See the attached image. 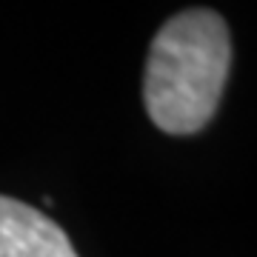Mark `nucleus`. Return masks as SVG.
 Here are the masks:
<instances>
[{
    "instance_id": "1",
    "label": "nucleus",
    "mask_w": 257,
    "mask_h": 257,
    "mask_svg": "<svg viewBox=\"0 0 257 257\" xmlns=\"http://www.w3.org/2000/svg\"><path fill=\"white\" fill-rule=\"evenodd\" d=\"M231 69V35L211 9H186L157 29L149 46L143 100L166 135H194L220 106Z\"/></svg>"
},
{
    "instance_id": "2",
    "label": "nucleus",
    "mask_w": 257,
    "mask_h": 257,
    "mask_svg": "<svg viewBox=\"0 0 257 257\" xmlns=\"http://www.w3.org/2000/svg\"><path fill=\"white\" fill-rule=\"evenodd\" d=\"M0 257H77V251L49 214L0 194Z\"/></svg>"
}]
</instances>
